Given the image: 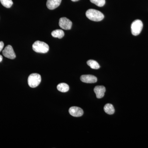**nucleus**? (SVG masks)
<instances>
[{
  "label": "nucleus",
  "mask_w": 148,
  "mask_h": 148,
  "mask_svg": "<svg viewBox=\"0 0 148 148\" xmlns=\"http://www.w3.org/2000/svg\"><path fill=\"white\" fill-rule=\"evenodd\" d=\"M86 17L92 21H100L104 18V15L101 12L96 10H88L86 13Z\"/></svg>",
  "instance_id": "1"
},
{
  "label": "nucleus",
  "mask_w": 148,
  "mask_h": 148,
  "mask_svg": "<svg viewBox=\"0 0 148 148\" xmlns=\"http://www.w3.org/2000/svg\"><path fill=\"white\" fill-rule=\"evenodd\" d=\"M33 50L35 52L39 53H46L49 50V46L43 42L36 41L32 46Z\"/></svg>",
  "instance_id": "2"
},
{
  "label": "nucleus",
  "mask_w": 148,
  "mask_h": 148,
  "mask_svg": "<svg viewBox=\"0 0 148 148\" xmlns=\"http://www.w3.org/2000/svg\"><path fill=\"white\" fill-rule=\"evenodd\" d=\"M41 81L40 75L38 73L31 74L28 77V82L29 86L31 88L37 87Z\"/></svg>",
  "instance_id": "3"
},
{
  "label": "nucleus",
  "mask_w": 148,
  "mask_h": 148,
  "mask_svg": "<svg viewBox=\"0 0 148 148\" xmlns=\"http://www.w3.org/2000/svg\"><path fill=\"white\" fill-rule=\"evenodd\" d=\"M143 23L140 20H136L131 24V32L133 36H137L140 34L143 28Z\"/></svg>",
  "instance_id": "4"
},
{
  "label": "nucleus",
  "mask_w": 148,
  "mask_h": 148,
  "mask_svg": "<svg viewBox=\"0 0 148 148\" xmlns=\"http://www.w3.org/2000/svg\"><path fill=\"white\" fill-rule=\"evenodd\" d=\"M3 54L5 57L11 59H14L16 58V54L13 48L10 45L7 46L3 51Z\"/></svg>",
  "instance_id": "5"
},
{
  "label": "nucleus",
  "mask_w": 148,
  "mask_h": 148,
  "mask_svg": "<svg viewBox=\"0 0 148 148\" xmlns=\"http://www.w3.org/2000/svg\"><path fill=\"white\" fill-rule=\"evenodd\" d=\"M59 25L61 29L64 30H70L72 28V22L66 17H62L59 19Z\"/></svg>",
  "instance_id": "6"
},
{
  "label": "nucleus",
  "mask_w": 148,
  "mask_h": 148,
  "mask_svg": "<svg viewBox=\"0 0 148 148\" xmlns=\"http://www.w3.org/2000/svg\"><path fill=\"white\" fill-rule=\"evenodd\" d=\"M69 112L71 115L74 117H80L83 115L82 109L77 107H72L69 109Z\"/></svg>",
  "instance_id": "7"
},
{
  "label": "nucleus",
  "mask_w": 148,
  "mask_h": 148,
  "mask_svg": "<svg viewBox=\"0 0 148 148\" xmlns=\"http://www.w3.org/2000/svg\"><path fill=\"white\" fill-rule=\"evenodd\" d=\"M80 79L83 82L86 83H95L97 81L96 77L90 75H83L81 76Z\"/></svg>",
  "instance_id": "8"
},
{
  "label": "nucleus",
  "mask_w": 148,
  "mask_h": 148,
  "mask_svg": "<svg viewBox=\"0 0 148 148\" xmlns=\"http://www.w3.org/2000/svg\"><path fill=\"white\" fill-rule=\"evenodd\" d=\"M94 91L96 94V97L100 99L104 97L106 91V87L103 86H98L94 88Z\"/></svg>",
  "instance_id": "9"
},
{
  "label": "nucleus",
  "mask_w": 148,
  "mask_h": 148,
  "mask_svg": "<svg viewBox=\"0 0 148 148\" xmlns=\"http://www.w3.org/2000/svg\"><path fill=\"white\" fill-rule=\"evenodd\" d=\"M62 0H47V6L49 10H54L61 4Z\"/></svg>",
  "instance_id": "10"
},
{
  "label": "nucleus",
  "mask_w": 148,
  "mask_h": 148,
  "mask_svg": "<svg viewBox=\"0 0 148 148\" xmlns=\"http://www.w3.org/2000/svg\"><path fill=\"white\" fill-rule=\"evenodd\" d=\"M104 110L106 113L110 115L113 114L115 112L113 106L110 103L106 104V106H104Z\"/></svg>",
  "instance_id": "11"
},
{
  "label": "nucleus",
  "mask_w": 148,
  "mask_h": 148,
  "mask_svg": "<svg viewBox=\"0 0 148 148\" xmlns=\"http://www.w3.org/2000/svg\"><path fill=\"white\" fill-rule=\"evenodd\" d=\"M51 36L54 38H62L64 36V32L62 30L57 29L51 32Z\"/></svg>",
  "instance_id": "12"
},
{
  "label": "nucleus",
  "mask_w": 148,
  "mask_h": 148,
  "mask_svg": "<svg viewBox=\"0 0 148 148\" xmlns=\"http://www.w3.org/2000/svg\"><path fill=\"white\" fill-rule=\"evenodd\" d=\"M57 88L60 92H65L69 91V86L67 84L62 83L58 85Z\"/></svg>",
  "instance_id": "13"
},
{
  "label": "nucleus",
  "mask_w": 148,
  "mask_h": 148,
  "mask_svg": "<svg viewBox=\"0 0 148 148\" xmlns=\"http://www.w3.org/2000/svg\"><path fill=\"white\" fill-rule=\"evenodd\" d=\"M87 65L90 66L91 69H98L100 68V65L97 61L93 60H89L87 61Z\"/></svg>",
  "instance_id": "14"
},
{
  "label": "nucleus",
  "mask_w": 148,
  "mask_h": 148,
  "mask_svg": "<svg viewBox=\"0 0 148 148\" xmlns=\"http://www.w3.org/2000/svg\"><path fill=\"white\" fill-rule=\"evenodd\" d=\"M1 3L6 8H10L13 5L12 0H0Z\"/></svg>",
  "instance_id": "15"
},
{
  "label": "nucleus",
  "mask_w": 148,
  "mask_h": 148,
  "mask_svg": "<svg viewBox=\"0 0 148 148\" xmlns=\"http://www.w3.org/2000/svg\"><path fill=\"white\" fill-rule=\"evenodd\" d=\"M90 2L92 3L98 7H103L106 3L105 0H90Z\"/></svg>",
  "instance_id": "16"
},
{
  "label": "nucleus",
  "mask_w": 148,
  "mask_h": 148,
  "mask_svg": "<svg viewBox=\"0 0 148 148\" xmlns=\"http://www.w3.org/2000/svg\"><path fill=\"white\" fill-rule=\"evenodd\" d=\"M4 47V43L2 41H0V52L2 50Z\"/></svg>",
  "instance_id": "17"
},
{
  "label": "nucleus",
  "mask_w": 148,
  "mask_h": 148,
  "mask_svg": "<svg viewBox=\"0 0 148 148\" xmlns=\"http://www.w3.org/2000/svg\"><path fill=\"white\" fill-rule=\"evenodd\" d=\"M3 60V57L1 55H0V62H1Z\"/></svg>",
  "instance_id": "18"
},
{
  "label": "nucleus",
  "mask_w": 148,
  "mask_h": 148,
  "mask_svg": "<svg viewBox=\"0 0 148 148\" xmlns=\"http://www.w3.org/2000/svg\"><path fill=\"white\" fill-rule=\"evenodd\" d=\"M72 1L76 2L77 1H79V0H71Z\"/></svg>",
  "instance_id": "19"
}]
</instances>
